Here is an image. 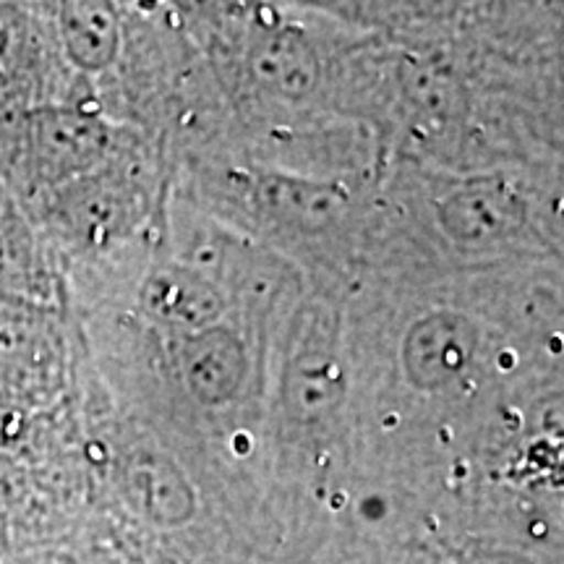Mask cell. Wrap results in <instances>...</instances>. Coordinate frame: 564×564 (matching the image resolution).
I'll list each match as a JSON object with an SVG mask.
<instances>
[{
  "label": "cell",
  "instance_id": "7a4b0ae2",
  "mask_svg": "<svg viewBox=\"0 0 564 564\" xmlns=\"http://www.w3.org/2000/svg\"><path fill=\"white\" fill-rule=\"evenodd\" d=\"M58 37L74 66L100 70L118 53V21L108 6L66 3L58 11Z\"/></svg>",
  "mask_w": 564,
  "mask_h": 564
},
{
  "label": "cell",
  "instance_id": "6da1fadb",
  "mask_svg": "<svg viewBox=\"0 0 564 564\" xmlns=\"http://www.w3.org/2000/svg\"><path fill=\"white\" fill-rule=\"evenodd\" d=\"M21 116V154L42 186L87 171L105 144L102 126L76 110L42 105Z\"/></svg>",
  "mask_w": 564,
  "mask_h": 564
}]
</instances>
